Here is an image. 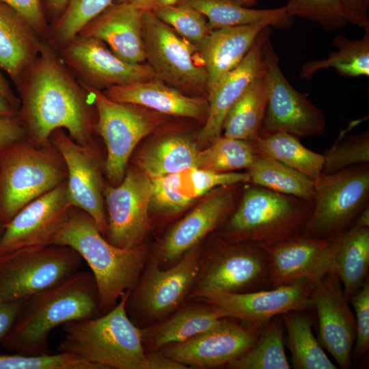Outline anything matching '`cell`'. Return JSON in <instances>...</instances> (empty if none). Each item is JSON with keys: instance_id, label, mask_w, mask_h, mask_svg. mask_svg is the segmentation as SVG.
I'll return each instance as SVG.
<instances>
[{"instance_id": "cell-54", "label": "cell", "mask_w": 369, "mask_h": 369, "mask_svg": "<svg viewBox=\"0 0 369 369\" xmlns=\"http://www.w3.org/2000/svg\"><path fill=\"white\" fill-rule=\"evenodd\" d=\"M113 2L131 4L141 10H152L155 0H114Z\"/></svg>"}, {"instance_id": "cell-33", "label": "cell", "mask_w": 369, "mask_h": 369, "mask_svg": "<svg viewBox=\"0 0 369 369\" xmlns=\"http://www.w3.org/2000/svg\"><path fill=\"white\" fill-rule=\"evenodd\" d=\"M333 270L349 302L368 279L369 228L352 226L342 234Z\"/></svg>"}, {"instance_id": "cell-18", "label": "cell", "mask_w": 369, "mask_h": 369, "mask_svg": "<svg viewBox=\"0 0 369 369\" xmlns=\"http://www.w3.org/2000/svg\"><path fill=\"white\" fill-rule=\"evenodd\" d=\"M342 235L330 238L296 236L265 249L272 288L300 279L313 284L333 270Z\"/></svg>"}, {"instance_id": "cell-53", "label": "cell", "mask_w": 369, "mask_h": 369, "mask_svg": "<svg viewBox=\"0 0 369 369\" xmlns=\"http://www.w3.org/2000/svg\"><path fill=\"white\" fill-rule=\"evenodd\" d=\"M18 110L0 95V118H14Z\"/></svg>"}, {"instance_id": "cell-35", "label": "cell", "mask_w": 369, "mask_h": 369, "mask_svg": "<svg viewBox=\"0 0 369 369\" xmlns=\"http://www.w3.org/2000/svg\"><path fill=\"white\" fill-rule=\"evenodd\" d=\"M337 50L327 58L305 63L301 68L299 77L310 81L313 74L321 69L334 68L342 77L369 76V28L364 29L361 39L351 40L338 34L333 40Z\"/></svg>"}, {"instance_id": "cell-52", "label": "cell", "mask_w": 369, "mask_h": 369, "mask_svg": "<svg viewBox=\"0 0 369 369\" xmlns=\"http://www.w3.org/2000/svg\"><path fill=\"white\" fill-rule=\"evenodd\" d=\"M0 95L10 102L18 111L20 100L12 91L8 81L0 70Z\"/></svg>"}, {"instance_id": "cell-16", "label": "cell", "mask_w": 369, "mask_h": 369, "mask_svg": "<svg viewBox=\"0 0 369 369\" xmlns=\"http://www.w3.org/2000/svg\"><path fill=\"white\" fill-rule=\"evenodd\" d=\"M228 318L185 341L170 344L161 353L187 366H227L256 343L265 327Z\"/></svg>"}, {"instance_id": "cell-55", "label": "cell", "mask_w": 369, "mask_h": 369, "mask_svg": "<svg viewBox=\"0 0 369 369\" xmlns=\"http://www.w3.org/2000/svg\"><path fill=\"white\" fill-rule=\"evenodd\" d=\"M352 226L369 228V206L361 212Z\"/></svg>"}, {"instance_id": "cell-3", "label": "cell", "mask_w": 369, "mask_h": 369, "mask_svg": "<svg viewBox=\"0 0 369 369\" xmlns=\"http://www.w3.org/2000/svg\"><path fill=\"white\" fill-rule=\"evenodd\" d=\"M51 244L72 248L87 263L96 282L102 315L135 287L145 264V252L140 245L121 248L112 245L87 213L73 206Z\"/></svg>"}, {"instance_id": "cell-22", "label": "cell", "mask_w": 369, "mask_h": 369, "mask_svg": "<svg viewBox=\"0 0 369 369\" xmlns=\"http://www.w3.org/2000/svg\"><path fill=\"white\" fill-rule=\"evenodd\" d=\"M238 184L217 187L178 222L161 244L159 251L160 262L169 264L176 262L201 239L224 223L235 208Z\"/></svg>"}, {"instance_id": "cell-23", "label": "cell", "mask_w": 369, "mask_h": 369, "mask_svg": "<svg viewBox=\"0 0 369 369\" xmlns=\"http://www.w3.org/2000/svg\"><path fill=\"white\" fill-rule=\"evenodd\" d=\"M151 180L150 209L162 214L180 211L215 188L250 183L248 172L217 173L196 167Z\"/></svg>"}, {"instance_id": "cell-38", "label": "cell", "mask_w": 369, "mask_h": 369, "mask_svg": "<svg viewBox=\"0 0 369 369\" xmlns=\"http://www.w3.org/2000/svg\"><path fill=\"white\" fill-rule=\"evenodd\" d=\"M232 369H290L285 352L282 315L272 318L256 343L243 355L228 364Z\"/></svg>"}, {"instance_id": "cell-13", "label": "cell", "mask_w": 369, "mask_h": 369, "mask_svg": "<svg viewBox=\"0 0 369 369\" xmlns=\"http://www.w3.org/2000/svg\"><path fill=\"white\" fill-rule=\"evenodd\" d=\"M152 191L151 178L138 168L126 170L119 184L105 185V238L110 243L121 248L140 245L148 227Z\"/></svg>"}, {"instance_id": "cell-8", "label": "cell", "mask_w": 369, "mask_h": 369, "mask_svg": "<svg viewBox=\"0 0 369 369\" xmlns=\"http://www.w3.org/2000/svg\"><path fill=\"white\" fill-rule=\"evenodd\" d=\"M314 182L313 209L303 235L318 238L340 236L368 206L369 166L363 164L321 174Z\"/></svg>"}, {"instance_id": "cell-19", "label": "cell", "mask_w": 369, "mask_h": 369, "mask_svg": "<svg viewBox=\"0 0 369 369\" xmlns=\"http://www.w3.org/2000/svg\"><path fill=\"white\" fill-rule=\"evenodd\" d=\"M312 299L318 318V342L340 368H350L356 336L355 320L334 270L314 284Z\"/></svg>"}, {"instance_id": "cell-11", "label": "cell", "mask_w": 369, "mask_h": 369, "mask_svg": "<svg viewBox=\"0 0 369 369\" xmlns=\"http://www.w3.org/2000/svg\"><path fill=\"white\" fill-rule=\"evenodd\" d=\"M81 84L96 109L95 133L102 138L107 149L106 176L113 186L118 185L124 177L135 147L156 128L158 122L138 105L115 102L102 91Z\"/></svg>"}, {"instance_id": "cell-21", "label": "cell", "mask_w": 369, "mask_h": 369, "mask_svg": "<svg viewBox=\"0 0 369 369\" xmlns=\"http://www.w3.org/2000/svg\"><path fill=\"white\" fill-rule=\"evenodd\" d=\"M159 265L150 263L132 297L133 306L151 318L167 315L182 302L197 278L201 261L194 246L172 267L161 270Z\"/></svg>"}, {"instance_id": "cell-29", "label": "cell", "mask_w": 369, "mask_h": 369, "mask_svg": "<svg viewBox=\"0 0 369 369\" xmlns=\"http://www.w3.org/2000/svg\"><path fill=\"white\" fill-rule=\"evenodd\" d=\"M176 5L195 10L208 18L210 30L263 23L269 26L290 28L293 25L285 7L256 10L234 0H180Z\"/></svg>"}, {"instance_id": "cell-41", "label": "cell", "mask_w": 369, "mask_h": 369, "mask_svg": "<svg viewBox=\"0 0 369 369\" xmlns=\"http://www.w3.org/2000/svg\"><path fill=\"white\" fill-rule=\"evenodd\" d=\"M323 174H330L350 167L368 164L369 133L350 135L325 152Z\"/></svg>"}, {"instance_id": "cell-4", "label": "cell", "mask_w": 369, "mask_h": 369, "mask_svg": "<svg viewBox=\"0 0 369 369\" xmlns=\"http://www.w3.org/2000/svg\"><path fill=\"white\" fill-rule=\"evenodd\" d=\"M129 292L102 315L63 324L58 352L72 353L103 369H148L141 331L126 308Z\"/></svg>"}, {"instance_id": "cell-49", "label": "cell", "mask_w": 369, "mask_h": 369, "mask_svg": "<svg viewBox=\"0 0 369 369\" xmlns=\"http://www.w3.org/2000/svg\"><path fill=\"white\" fill-rule=\"evenodd\" d=\"M24 301L0 303V341L12 326Z\"/></svg>"}, {"instance_id": "cell-24", "label": "cell", "mask_w": 369, "mask_h": 369, "mask_svg": "<svg viewBox=\"0 0 369 369\" xmlns=\"http://www.w3.org/2000/svg\"><path fill=\"white\" fill-rule=\"evenodd\" d=\"M143 11L131 4L113 2L89 21L78 35L102 41L118 57L128 63H145Z\"/></svg>"}, {"instance_id": "cell-20", "label": "cell", "mask_w": 369, "mask_h": 369, "mask_svg": "<svg viewBox=\"0 0 369 369\" xmlns=\"http://www.w3.org/2000/svg\"><path fill=\"white\" fill-rule=\"evenodd\" d=\"M72 207L66 180L29 203L4 226L0 236V254L51 244Z\"/></svg>"}, {"instance_id": "cell-31", "label": "cell", "mask_w": 369, "mask_h": 369, "mask_svg": "<svg viewBox=\"0 0 369 369\" xmlns=\"http://www.w3.org/2000/svg\"><path fill=\"white\" fill-rule=\"evenodd\" d=\"M224 318H228L226 312L213 305L187 308L152 328L141 329L143 342L147 340L154 348L183 342L213 327Z\"/></svg>"}, {"instance_id": "cell-25", "label": "cell", "mask_w": 369, "mask_h": 369, "mask_svg": "<svg viewBox=\"0 0 369 369\" xmlns=\"http://www.w3.org/2000/svg\"><path fill=\"white\" fill-rule=\"evenodd\" d=\"M271 29L269 26L260 33L241 62L208 94L209 110L198 134L199 143L210 144L221 136L227 113L263 66V40Z\"/></svg>"}, {"instance_id": "cell-34", "label": "cell", "mask_w": 369, "mask_h": 369, "mask_svg": "<svg viewBox=\"0 0 369 369\" xmlns=\"http://www.w3.org/2000/svg\"><path fill=\"white\" fill-rule=\"evenodd\" d=\"M303 310L282 314L286 331V346L295 369H336L312 331V321Z\"/></svg>"}, {"instance_id": "cell-39", "label": "cell", "mask_w": 369, "mask_h": 369, "mask_svg": "<svg viewBox=\"0 0 369 369\" xmlns=\"http://www.w3.org/2000/svg\"><path fill=\"white\" fill-rule=\"evenodd\" d=\"M258 150L253 141L220 136L198 151L195 167L217 173L248 169Z\"/></svg>"}, {"instance_id": "cell-42", "label": "cell", "mask_w": 369, "mask_h": 369, "mask_svg": "<svg viewBox=\"0 0 369 369\" xmlns=\"http://www.w3.org/2000/svg\"><path fill=\"white\" fill-rule=\"evenodd\" d=\"M152 11L159 19L197 48L210 31L206 17L191 8L175 5L156 7Z\"/></svg>"}, {"instance_id": "cell-48", "label": "cell", "mask_w": 369, "mask_h": 369, "mask_svg": "<svg viewBox=\"0 0 369 369\" xmlns=\"http://www.w3.org/2000/svg\"><path fill=\"white\" fill-rule=\"evenodd\" d=\"M24 139L26 133L17 116L0 118V150Z\"/></svg>"}, {"instance_id": "cell-10", "label": "cell", "mask_w": 369, "mask_h": 369, "mask_svg": "<svg viewBox=\"0 0 369 369\" xmlns=\"http://www.w3.org/2000/svg\"><path fill=\"white\" fill-rule=\"evenodd\" d=\"M271 29L263 40L268 100L260 137L278 132H285L299 139L323 135L326 130L323 110L287 81L271 44Z\"/></svg>"}, {"instance_id": "cell-37", "label": "cell", "mask_w": 369, "mask_h": 369, "mask_svg": "<svg viewBox=\"0 0 369 369\" xmlns=\"http://www.w3.org/2000/svg\"><path fill=\"white\" fill-rule=\"evenodd\" d=\"M253 142L259 152L303 173L314 182L322 174L323 155L309 150L290 134L278 132Z\"/></svg>"}, {"instance_id": "cell-44", "label": "cell", "mask_w": 369, "mask_h": 369, "mask_svg": "<svg viewBox=\"0 0 369 369\" xmlns=\"http://www.w3.org/2000/svg\"><path fill=\"white\" fill-rule=\"evenodd\" d=\"M0 369H103L72 353L0 355Z\"/></svg>"}, {"instance_id": "cell-45", "label": "cell", "mask_w": 369, "mask_h": 369, "mask_svg": "<svg viewBox=\"0 0 369 369\" xmlns=\"http://www.w3.org/2000/svg\"><path fill=\"white\" fill-rule=\"evenodd\" d=\"M355 310L356 336L352 359L359 358L369 350V279L349 299Z\"/></svg>"}, {"instance_id": "cell-14", "label": "cell", "mask_w": 369, "mask_h": 369, "mask_svg": "<svg viewBox=\"0 0 369 369\" xmlns=\"http://www.w3.org/2000/svg\"><path fill=\"white\" fill-rule=\"evenodd\" d=\"M58 53L80 83L98 90L156 78L146 62L128 63L96 38L77 35Z\"/></svg>"}, {"instance_id": "cell-47", "label": "cell", "mask_w": 369, "mask_h": 369, "mask_svg": "<svg viewBox=\"0 0 369 369\" xmlns=\"http://www.w3.org/2000/svg\"><path fill=\"white\" fill-rule=\"evenodd\" d=\"M342 7L347 23L364 29L369 28V0H342Z\"/></svg>"}, {"instance_id": "cell-9", "label": "cell", "mask_w": 369, "mask_h": 369, "mask_svg": "<svg viewBox=\"0 0 369 369\" xmlns=\"http://www.w3.org/2000/svg\"><path fill=\"white\" fill-rule=\"evenodd\" d=\"M146 63L156 78L181 92L208 95V74L197 48L159 19L152 10L142 14Z\"/></svg>"}, {"instance_id": "cell-51", "label": "cell", "mask_w": 369, "mask_h": 369, "mask_svg": "<svg viewBox=\"0 0 369 369\" xmlns=\"http://www.w3.org/2000/svg\"><path fill=\"white\" fill-rule=\"evenodd\" d=\"M70 0H41L48 24L57 19L66 9Z\"/></svg>"}, {"instance_id": "cell-6", "label": "cell", "mask_w": 369, "mask_h": 369, "mask_svg": "<svg viewBox=\"0 0 369 369\" xmlns=\"http://www.w3.org/2000/svg\"><path fill=\"white\" fill-rule=\"evenodd\" d=\"M67 179L65 163L51 144L38 148L27 139L0 150V222L5 226L29 203Z\"/></svg>"}, {"instance_id": "cell-58", "label": "cell", "mask_w": 369, "mask_h": 369, "mask_svg": "<svg viewBox=\"0 0 369 369\" xmlns=\"http://www.w3.org/2000/svg\"><path fill=\"white\" fill-rule=\"evenodd\" d=\"M3 228H4V226L0 222V236L3 232Z\"/></svg>"}, {"instance_id": "cell-40", "label": "cell", "mask_w": 369, "mask_h": 369, "mask_svg": "<svg viewBox=\"0 0 369 369\" xmlns=\"http://www.w3.org/2000/svg\"><path fill=\"white\" fill-rule=\"evenodd\" d=\"M114 0H70L61 16L49 25L46 41L57 52Z\"/></svg>"}, {"instance_id": "cell-26", "label": "cell", "mask_w": 369, "mask_h": 369, "mask_svg": "<svg viewBox=\"0 0 369 369\" xmlns=\"http://www.w3.org/2000/svg\"><path fill=\"white\" fill-rule=\"evenodd\" d=\"M102 92L115 102L135 105L173 116L206 121L209 110L207 97L185 95L157 78L113 86Z\"/></svg>"}, {"instance_id": "cell-36", "label": "cell", "mask_w": 369, "mask_h": 369, "mask_svg": "<svg viewBox=\"0 0 369 369\" xmlns=\"http://www.w3.org/2000/svg\"><path fill=\"white\" fill-rule=\"evenodd\" d=\"M247 172L251 184L313 202L314 182L312 179L258 151Z\"/></svg>"}, {"instance_id": "cell-15", "label": "cell", "mask_w": 369, "mask_h": 369, "mask_svg": "<svg viewBox=\"0 0 369 369\" xmlns=\"http://www.w3.org/2000/svg\"><path fill=\"white\" fill-rule=\"evenodd\" d=\"M49 141L60 153L67 170V192L73 207L87 213L105 236L107 215L104 199L106 184L101 164L92 142L81 145L66 131L59 128L52 132Z\"/></svg>"}, {"instance_id": "cell-28", "label": "cell", "mask_w": 369, "mask_h": 369, "mask_svg": "<svg viewBox=\"0 0 369 369\" xmlns=\"http://www.w3.org/2000/svg\"><path fill=\"white\" fill-rule=\"evenodd\" d=\"M43 40L20 14L0 1V70L16 87L37 57Z\"/></svg>"}, {"instance_id": "cell-57", "label": "cell", "mask_w": 369, "mask_h": 369, "mask_svg": "<svg viewBox=\"0 0 369 369\" xmlns=\"http://www.w3.org/2000/svg\"><path fill=\"white\" fill-rule=\"evenodd\" d=\"M234 1L241 4L242 5L250 8V7L256 5L258 3L259 0H234Z\"/></svg>"}, {"instance_id": "cell-7", "label": "cell", "mask_w": 369, "mask_h": 369, "mask_svg": "<svg viewBox=\"0 0 369 369\" xmlns=\"http://www.w3.org/2000/svg\"><path fill=\"white\" fill-rule=\"evenodd\" d=\"M81 256L57 244L0 254V303L24 301L79 271Z\"/></svg>"}, {"instance_id": "cell-50", "label": "cell", "mask_w": 369, "mask_h": 369, "mask_svg": "<svg viewBox=\"0 0 369 369\" xmlns=\"http://www.w3.org/2000/svg\"><path fill=\"white\" fill-rule=\"evenodd\" d=\"M148 369H187L184 364L172 359L161 353L147 355Z\"/></svg>"}, {"instance_id": "cell-30", "label": "cell", "mask_w": 369, "mask_h": 369, "mask_svg": "<svg viewBox=\"0 0 369 369\" xmlns=\"http://www.w3.org/2000/svg\"><path fill=\"white\" fill-rule=\"evenodd\" d=\"M268 100L264 66L234 102L224 120L223 136L254 141L261 136Z\"/></svg>"}, {"instance_id": "cell-43", "label": "cell", "mask_w": 369, "mask_h": 369, "mask_svg": "<svg viewBox=\"0 0 369 369\" xmlns=\"http://www.w3.org/2000/svg\"><path fill=\"white\" fill-rule=\"evenodd\" d=\"M288 14L318 23L327 31H336L346 25L342 0H287Z\"/></svg>"}, {"instance_id": "cell-27", "label": "cell", "mask_w": 369, "mask_h": 369, "mask_svg": "<svg viewBox=\"0 0 369 369\" xmlns=\"http://www.w3.org/2000/svg\"><path fill=\"white\" fill-rule=\"evenodd\" d=\"M269 26L258 23L210 31L197 47L208 74V94L241 62L260 33Z\"/></svg>"}, {"instance_id": "cell-1", "label": "cell", "mask_w": 369, "mask_h": 369, "mask_svg": "<svg viewBox=\"0 0 369 369\" xmlns=\"http://www.w3.org/2000/svg\"><path fill=\"white\" fill-rule=\"evenodd\" d=\"M16 88L20 100L17 118L32 145L51 146L50 135L59 128L79 144L92 142L96 109L87 91L45 39Z\"/></svg>"}, {"instance_id": "cell-12", "label": "cell", "mask_w": 369, "mask_h": 369, "mask_svg": "<svg viewBox=\"0 0 369 369\" xmlns=\"http://www.w3.org/2000/svg\"><path fill=\"white\" fill-rule=\"evenodd\" d=\"M193 296L272 288L265 249L243 243H221L203 261Z\"/></svg>"}, {"instance_id": "cell-17", "label": "cell", "mask_w": 369, "mask_h": 369, "mask_svg": "<svg viewBox=\"0 0 369 369\" xmlns=\"http://www.w3.org/2000/svg\"><path fill=\"white\" fill-rule=\"evenodd\" d=\"M314 284L300 279L287 285L247 292H208L198 297L206 303L218 306L228 317L266 326L275 316L290 310L313 309Z\"/></svg>"}, {"instance_id": "cell-32", "label": "cell", "mask_w": 369, "mask_h": 369, "mask_svg": "<svg viewBox=\"0 0 369 369\" xmlns=\"http://www.w3.org/2000/svg\"><path fill=\"white\" fill-rule=\"evenodd\" d=\"M198 151L191 139L171 135L139 152L134 162L138 169L154 178L195 167Z\"/></svg>"}, {"instance_id": "cell-46", "label": "cell", "mask_w": 369, "mask_h": 369, "mask_svg": "<svg viewBox=\"0 0 369 369\" xmlns=\"http://www.w3.org/2000/svg\"><path fill=\"white\" fill-rule=\"evenodd\" d=\"M20 14L36 31L45 38L49 24L45 18L41 0H0Z\"/></svg>"}, {"instance_id": "cell-56", "label": "cell", "mask_w": 369, "mask_h": 369, "mask_svg": "<svg viewBox=\"0 0 369 369\" xmlns=\"http://www.w3.org/2000/svg\"><path fill=\"white\" fill-rule=\"evenodd\" d=\"M180 1V0H155L153 8L160 6L175 5Z\"/></svg>"}, {"instance_id": "cell-5", "label": "cell", "mask_w": 369, "mask_h": 369, "mask_svg": "<svg viewBox=\"0 0 369 369\" xmlns=\"http://www.w3.org/2000/svg\"><path fill=\"white\" fill-rule=\"evenodd\" d=\"M250 184L224 221L226 241L266 249L303 234L313 202Z\"/></svg>"}, {"instance_id": "cell-2", "label": "cell", "mask_w": 369, "mask_h": 369, "mask_svg": "<svg viewBox=\"0 0 369 369\" xmlns=\"http://www.w3.org/2000/svg\"><path fill=\"white\" fill-rule=\"evenodd\" d=\"M100 315L94 276L79 271L25 299L0 344L16 353L50 354L49 337L54 328Z\"/></svg>"}]
</instances>
